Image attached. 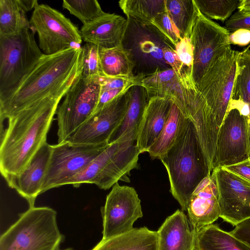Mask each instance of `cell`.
<instances>
[{"label":"cell","mask_w":250,"mask_h":250,"mask_svg":"<svg viewBox=\"0 0 250 250\" xmlns=\"http://www.w3.org/2000/svg\"><path fill=\"white\" fill-rule=\"evenodd\" d=\"M240 52L227 50L212 65L195 87L185 91L182 112L193 124L206 159L216 157L218 131L226 114Z\"/></svg>","instance_id":"1"},{"label":"cell","mask_w":250,"mask_h":250,"mask_svg":"<svg viewBox=\"0 0 250 250\" xmlns=\"http://www.w3.org/2000/svg\"><path fill=\"white\" fill-rule=\"evenodd\" d=\"M66 93L49 96L20 111L0 130V171L8 186L47 142L59 104Z\"/></svg>","instance_id":"2"},{"label":"cell","mask_w":250,"mask_h":250,"mask_svg":"<svg viewBox=\"0 0 250 250\" xmlns=\"http://www.w3.org/2000/svg\"><path fill=\"white\" fill-rule=\"evenodd\" d=\"M82 47L43 54L31 72L0 101V124L51 95L66 93L81 73Z\"/></svg>","instance_id":"3"},{"label":"cell","mask_w":250,"mask_h":250,"mask_svg":"<svg viewBox=\"0 0 250 250\" xmlns=\"http://www.w3.org/2000/svg\"><path fill=\"white\" fill-rule=\"evenodd\" d=\"M160 160L167 172L171 194L182 210L187 211L193 191L211 173L195 126L189 119L176 142Z\"/></svg>","instance_id":"4"},{"label":"cell","mask_w":250,"mask_h":250,"mask_svg":"<svg viewBox=\"0 0 250 250\" xmlns=\"http://www.w3.org/2000/svg\"><path fill=\"white\" fill-rule=\"evenodd\" d=\"M136 140L135 135L129 134L109 143L103 152L64 185L78 188L83 184H94L106 190L119 181L129 182L130 171L138 167L140 153Z\"/></svg>","instance_id":"5"},{"label":"cell","mask_w":250,"mask_h":250,"mask_svg":"<svg viewBox=\"0 0 250 250\" xmlns=\"http://www.w3.org/2000/svg\"><path fill=\"white\" fill-rule=\"evenodd\" d=\"M63 239L54 209L30 207L1 235L0 250H60Z\"/></svg>","instance_id":"6"},{"label":"cell","mask_w":250,"mask_h":250,"mask_svg":"<svg viewBox=\"0 0 250 250\" xmlns=\"http://www.w3.org/2000/svg\"><path fill=\"white\" fill-rule=\"evenodd\" d=\"M127 25L121 45L132 64L134 78L171 68L165 61L164 50L176 46L152 23L127 17Z\"/></svg>","instance_id":"7"},{"label":"cell","mask_w":250,"mask_h":250,"mask_svg":"<svg viewBox=\"0 0 250 250\" xmlns=\"http://www.w3.org/2000/svg\"><path fill=\"white\" fill-rule=\"evenodd\" d=\"M35 33L30 26L16 34H0V101L14 91L43 55Z\"/></svg>","instance_id":"8"},{"label":"cell","mask_w":250,"mask_h":250,"mask_svg":"<svg viewBox=\"0 0 250 250\" xmlns=\"http://www.w3.org/2000/svg\"><path fill=\"white\" fill-rule=\"evenodd\" d=\"M81 74L57 109L58 144L65 141L93 114L98 103L100 76L86 79Z\"/></svg>","instance_id":"9"},{"label":"cell","mask_w":250,"mask_h":250,"mask_svg":"<svg viewBox=\"0 0 250 250\" xmlns=\"http://www.w3.org/2000/svg\"><path fill=\"white\" fill-rule=\"evenodd\" d=\"M29 23L38 34L39 47L44 55L81 47L83 39L77 26L48 5L39 4L33 11Z\"/></svg>","instance_id":"10"},{"label":"cell","mask_w":250,"mask_h":250,"mask_svg":"<svg viewBox=\"0 0 250 250\" xmlns=\"http://www.w3.org/2000/svg\"><path fill=\"white\" fill-rule=\"evenodd\" d=\"M230 32L200 11L189 39L193 48L192 80L196 86L214 62L231 48Z\"/></svg>","instance_id":"11"},{"label":"cell","mask_w":250,"mask_h":250,"mask_svg":"<svg viewBox=\"0 0 250 250\" xmlns=\"http://www.w3.org/2000/svg\"><path fill=\"white\" fill-rule=\"evenodd\" d=\"M108 144L76 145L65 141L52 145V152L42 193L64 186L66 181L82 171L103 152Z\"/></svg>","instance_id":"12"},{"label":"cell","mask_w":250,"mask_h":250,"mask_svg":"<svg viewBox=\"0 0 250 250\" xmlns=\"http://www.w3.org/2000/svg\"><path fill=\"white\" fill-rule=\"evenodd\" d=\"M250 118L239 108L229 106L217 136L216 168L250 160Z\"/></svg>","instance_id":"13"},{"label":"cell","mask_w":250,"mask_h":250,"mask_svg":"<svg viewBox=\"0 0 250 250\" xmlns=\"http://www.w3.org/2000/svg\"><path fill=\"white\" fill-rule=\"evenodd\" d=\"M103 239L122 235L132 230L135 222L143 216L141 200L131 187L114 185L101 208Z\"/></svg>","instance_id":"14"},{"label":"cell","mask_w":250,"mask_h":250,"mask_svg":"<svg viewBox=\"0 0 250 250\" xmlns=\"http://www.w3.org/2000/svg\"><path fill=\"white\" fill-rule=\"evenodd\" d=\"M129 100L128 89L94 112L66 141L76 145L108 144L124 119Z\"/></svg>","instance_id":"15"},{"label":"cell","mask_w":250,"mask_h":250,"mask_svg":"<svg viewBox=\"0 0 250 250\" xmlns=\"http://www.w3.org/2000/svg\"><path fill=\"white\" fill-rule=\"evenodd\" d=\"M214 171L219 195L220 217L235 226L250 218V182L222 167Z\"/></svg>","instance_id":"16"},{"label":"cell","mask_w":250,"mask_h":250,"mask_svg":"<svg viewBox=\"0 0 250 250\" xmlns=\"http://www.w3.org/2000/svg\"><path fill=\"white\" fill-rule=\"evenodd\" d=\"M187 211L189 221L196 230L213 224L220 217L219 195L214 170L195 188Z\"/></svg>","instance_id":"17"},{"label":"cell","mask_w":250,"mask_h":250,"mask_svg":"<svg viewBox=\"0 0 250 250\" xmlns=\"http://www.w3.org/2000/svg\"><path fill=\"white\" fill-rule=\"evenodd\" d=\"M51 152L52 145L46 142L8 186L28 202L29 207L35 206L37 196L42 193Z\"/></svg>","instance_id":"18"},{"label":"cell","mask_w":250,"mask_h":250,"mask_svg":"<svg viewBox=\"0 0 250 250\" xmlns=\"http://www.w3.org/2000/svg\"><path fill=\"white\" fill-rule=\"evenodd\" d=\"M127 25V19L106 13L83 25L80 31L84 42L99 48H111L121 45Z\"/></svg>","instance_id":"19"},{"label":"cell","mask_w":250,"mask_h":250,"mask_svg":"<svg viewBox=\"0 0 250 250\" xmlns=\"http://www.w3.org/2000/svg\"><path fill=\"white\" fill-rule=\"evenodd\" d=\"M173 103L168 98L150 99L138 130L136 146L140 154L148 152L157 140L167 120Z\"/></svg>","instance_id":"20"},{"label":"cell","mask_w":250,"mask_h":250,"mask_svg":"<svg viewBox=\"0 0 250 250\" xmlns=\"http://www.w3.org/2000/svg\"><path fill=\"white\" fill-rule=\"evenodd\" d=\"M158 250H194L196 230L184 211L177 209L158 230Z\"/></svg>","instance_id":"21"},{"label":"cell","mask_w":250,"mask_h":250,"mask_svg":"<svg viewBox=\"0 0 250 250\" xmlns=\"http://www.w3.org/2000/svg\"><path fill=\"white\" fill-rule=\"evenodd\" d=\"M135 84L144 87L150 99L153 97L172 99L181 111L185 104V90L172 68L148 75L134 78Z\"/></svg>","instance_id":"22"},{"label":"cell","mask_w":250,"mask_h":250,"mask_svg":"<svg viewBox=\"0 0 250 250\" xmlns=\"http://www.w3.org/2000/svg\"><path fill=\"white\" fill-rule=\"evenodd\" d=\"M91 250H158L157 231L144 227L108 239H102Z\"/></svg>","instance_id":"23"},{"label":"cell","mask_w":250,"mask_h":250,"mask_svg":"<svg viewBox=\"0 0 250 250\" xmlns=\"http://www.w3.org/2000/svg\"><path fill=\"white\" fill-rule=\"evenodd\" d=\"M129 100L124 119L112 135L109 143L127 134L137 135L139 126L150 98L142 86L133 85L129 88Z\"/></svg>","instance_id":"24"},{"label":"cell","mask_w":250,"mask_h":250,"mask_svg":"<svg viewBox=\"0 0 250 250\" xmlns=\"http://www.w3.org/2000/svg\"><path fill=\"white\" fill-rule=\"evenodd\" d=\"M194 250H250V247L211 224L196 230Z\"/></svg>","instance_id":"25"},{"label":"cell","mask_w":250,"mask_h":250,"mask_svg":"<svg viewBox=\"0 0 250 250\" xmlns=\"http://www.w3.org/2000/svg\"><path fill=\"white\" fill-rule=\"evenodd\" d=\"M188 120L173 102L161 133L148 151L152 159H160L172 147L184 130Z\"/></svg>","instance_id":"26"},{"label":"cell","mask_w":250,"mask_h":250,"mask_svg":"<svg viewBox=\"0 0 250 250\" xmlns=\"http://www.w3.org/2000/svg\"><path fill=\"white\" fill-rule=\"evenodd\" d=\"M165 5L181 38H189L199 13L194 0H165Z\"/></svg>","instance_id":"27"},{"label":"cell","mask_w":250,"mask_h":250,"mask_svg":"<svg viewBox=\"0 0 250 250\" xmlns=\"http://www.w3.org/2000/svg\"><path fill=\"white\" fill-rule=\"evenodd\" d=\"M229 105L249 107L250 109V46L240 52Z\"/></svg>","instance_id":"28"},{"label":"cell","mask_w":250,"mask_h":250,"mask_svg":"<svg viewBox=\"0 0 250 250\" xmlns=\"http://www.w3.org/2000/svg\"><path fill=\"white\" fill-rule=\"evenodd\" d=\"M99 57L104 76L134 78L131 62L122 45L111 48H99Z\"/></svg>","instance_id":"29"},{"label":"cell","mask_w":250,"mask_h":250,"mask_svg":"<svg viewBox=\"0 0 250 250\" xmlns=\"http://www.w3.org/2000/svg\"><path fill=\"white\" fill-rule=\"evenodd\" d=\"M20 0H0V34L12 35L30 27Z\"/></svg>","instance_id":"30"},{"label":"cell","mask_w":250,"mask_h":250,"mask_svg":"<svg viewBox=\"0 0 250 250\" xmlns=\"http://www.w3.org/2000/svg\"><path fill=\"white\" fill-rule=\"evenodd\" d=\"M119 5L127 17L146 22L166 11L165 0H122Z\"/></svg>","instance_id":"31"},{"label":"cell","mask_w":250,"mask_h":250,"mask_svg":"<svg viewBox=\"0 0 250 250\" xmlns=\"http://www.w3.org/2000/svg\"><path fill=\"white\" fill-rule=\"evenodd\" d=\"M240 0H194L199 11L208 19L224 22L238 8Z\"/></svg>","instance_id":"32"},{"label":"cell","mask_w":250,"mask_h":250,"mask_svg":"<svg viewBox=\"0 0 250 250\" xmlns=\"http://www.w3.org/2000/svg\"><path fill=\"white\" fill-rule=\"evenodd\" d=\"M62 7L78 18L83 25L106 13L96 0H63Z\"/></svg>","instance_id":"33"},{"label":"cell","mask_w":250,"mask_h":250,"mask_svg":"<svg viewBox=\"0 0 250 250\" xmlns=\"http://www.w3.org/2000/svg\"><path fill=\"white\" fill-rule=\"evenodd\" d=\"M81 62V75L83 78L87 79L104 76L100 65L99 48L97 45L86 42L82 47Z\"/></svg>","instance_id":"34"},{"label":"cell","mask_w":250,"mask_h":250,"mask_svg":"<svg viewBox=\"0 0 250 250\" xmlns=\"http://www.w3.org/2000/svg\"><path fill=\"white\" fill-rule=\"evenodd\" d=\"M175 46L177 54L183 64L181 74L186 73L191 75L192 77L193 52L190 39H181Z\"/></svg>","instance_id":"35"},{"label":"cell","mask_w":250,"mask_h":250,"mask_svg":"<svg viewBox=\"0 0 250 250\" xmlns=\"http://www.w3.org/2000/svg\"><path fill=\"white\" fill-rule=\"evenodd\" d=\"M152 23L175 45L181 40L179 33L167 11L159 14Z\"/></svg>","instance_id":"36"},{"label":"cell","mask_w":250,"mask_h":250,"mask_svg":"<svg viewBox=\"0 0 250 250\" xmlns=\"http://www.w3.org/2000/svg\"><path fill=\"white\" fill-rule=\"evenodd\" d=\"M99 81L101 92L111 89L128 88L135 85L134 78H125L102 76H100Z\"/></svg>","instance_id":"37"},{"label":"cell","mask_w":250,"mask_h":250,"mask_svg":"<svg viewBox=\"0 0 250 250\" xmlns=\"http://www.w3.org/2000/svg\"><path fill=\"white\" fill-rule=\"evenodd\" d=\"M225 28L230 32L239 29L250 30V12L238 10L226 21Z\"/></svg>","instance_id":"38"},{"label":"cell","mask_w":250,"mask_h":250,"mask_svg":"<svg viewBox=\"0 0 250 250\" xmlns=\"http://www.w3.org/2000/svg\"><path fill=\"white\" fill-rule=\"evenodd\" d=\"M229 232L250 247V218L237 224Z\"/></svg>","instance_id":"39"},{"label":"cell","mask_w":250,"mask_h":250,"mask_svg":"<svg viewBox=\"0 0 250 250\" xmlns=\"http://www.w3.org/2000/svg\"><path fill=\"white\" fill-rule=\"evenodd\" d=\"M164 57L167 63L171 67L178 78L182 72L183 64L175 49L167 48L164 50Z\"/></svg>","instance_id":"40"},{"label":"cell","mask_w":250,"mask_h":250,"mask_svg":"<svg viewBox=\"0 0 250 250\" xmlns=\"http://www.w3.org/2000/svg\"><path fill=\"white\" fill-rule=\"evenodd\" d=\"M229 40L230 44L245 46L250 43V30L239 29L230 33Z\"/></svg>","instance_id":"41"},{"label":"cell","mask_w":250,"mask_h":250,"mask_svg":"<svg viewBox=\"0 0 250 250\" xmlns=\"http://www.w3.org/2000/svg\"><path fill=\"white\" fill-rule=\"evenodd\" d=\"M130 87L111 89L101 92L95 112L103 107L108 103L125 92Z\"/></svg>","instance_id":"42"},{"label":"cell","mask_w":250,"mask_h":250,"mask_svg":"<svg viewBox=\"0 0 250 250\" xmlns=\"http://www.w3.org/2000/svg\"><path fill=\"white\" fill-rule=\"evenodd\" d=\"M224 168L250 182V160Z\"/></svg>","instance_id":"43"},{"label":"cell","mask_w":250,"mask_h":250,"mask_svg":"<svg viewBox=\"0 0 250 250\" xmlns=\"http://www.w3.org/2000/svg\"><path fill=\"white\" fill-rule=\"evenodd\" d=\"M21 4L26 12L34 9L39 4L37 0H20Z\"/></svg>","instance_id":"44"},{"label":"cell","mask_w":250,"mask_h":250,"mask_svg":"<svg viewBox=\"0 0 250 250\" xmlns=\"http://www.w3.org/2000/svg\"><path fill=\"white\" fill-rule=\"evenodd\" d=\"M237 8L240 11L250 12V0H240Z\"/></svg>","instance_id":"45"},{"label":"cell","mask_w":250,"mask_h":250,"mask_svg":"<svg viewBox=\"0 0 250 250\" xmlns=\"http://www.w3.org/2000/svg\"><path fill=\"white\" fill-rule=\"evenodd\" d=\"M74 250L72 248H67V249H65L64 250Z\"/></svg>","instance_id":"46"},{"label":"cell","mask_w":250,"mask_h":250,"mask_svg":"<svg viewBox=\"0 0 250 250\" xmlns=\"http://www.w3.org/2000/svg\"><path fill=\"white\" fill-rule=\"evenodd\" d=\"M249 126H250V121H249Z\"/></svg>","instance_id":"47"}]
</instances>
